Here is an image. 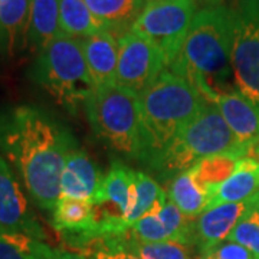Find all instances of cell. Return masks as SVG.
<instances>
[{"mask_svg":"<svg viewBox=\"0 0 259 259\" xmlns=\"http://www.w3.org/2000/svg\"><path fill=\"white\" fill-rule=\"evenodd\" d=\"M75 147L71 131L42 108L20 105L0 117V150L45 212L61 200V177Z\"/></svg>","mask_w":259,"mask_h":259,"instance_id":"6da1fadb","label":"cell"},{"mask_svg":"<svg viewBox=\"0 0 259 259\" xmlns=\"http://www.w3.org/2000/svg\"><path fill=\"white\" fill-rule=\"evenodd\" d=\"M233 19L231 6L197 10L175 62L168 71L185 78L209 102L235 91L232 72Z\"/></svg>","mask_w":259,"mask_h":259,"instance_id":"7a4b0ae2","label":"cell"},{"mask_svg":"<svg viewBox=\"0 0 259 259\" xmlns=\"http://www.w3.org/2000/svg\"><path fill=\"white\" fill-rule=\"evenodd\" d=\"M141 120L140 163L153 170L186 125L209 101L185 78L166 69L139 94Z\"/></svg>","mask_w":259,"mask_h":259,"instance_id":"3957f363","label":"cell"},{"mask_svg":"<svg viewBox=\"0 0 259 259\" xmlns=\"http://www.w3.org/2000/svg\"><path fill=\"white\" fill-rule=\"evenodd\" d=\"M210 156L249 157L250 148L242 144L225 121L219 108L209 102L167 148L153 171L161 179H175Z\"/></svg>","mask_w":259,"mask_h":259,"instance_id":"277c9868","label":"cell"},{"mask_svg":"<svg viewBox=\"0 0 259 259\" xmlns=\"http://www.w3.org/2000/svg\"><path fill=\"white\" fill-rule=\"evenodd\" d=\"M29 74L69 112H76L95 88L81 40L64 33H59L37 54Z\"/></svg>","mask_w":259,"mask_h":259,"instance_id":"5b68a950","label":"cell"},{"mask_svg":"<svg viewBox=\"0 0 259 259\" xmlns=\"http://www.w3.org/2000/svg\"><path fill=\"white\" fill-rule=\"evenodd\" d=\"M83 108L98 139L125 158L139 161L141 156L139 94L117 83L95 87Z\"/></svg>","mask_w":259,"mask_h":259,"instance_id":"8992f818","label":"cell"},{"mask_svg":"<svg viewBox=\"0 0 259 259\" xmlns=\"http://www.w3.org/2000/svg\"><path fill=\"white\" fill-rule=\"evenodd\" d=\"M231 9L233 83L259 107V0H236Z\"/></svg>","mask_w":259,"mask_h":259,"instance_id":"52a82bcc","label":"cell"},{"mask_svg":"<svg viewBox=\"0 0 259 259\" xmlns=\"http://www.w3.org/2000/svg\"><path fill=\"white\" fill-rule=\"evenodd\" d=\"M197 13L196 0H157L147 3L131 30L163 52L167 68L175 62Z\"/></svg>","mask_w":259,"mask_h":259,"instance_id":"ba28073f","label":"cell"},{"mask_svg":"<svg viewBox=\"0 0 259 259\" xmlns=\"http://www.w3.org/2000/svg\"><path fill=\"white\" fill-rule=\"evenodd\" d=\"M98 238L128 233V216L136 206V170L112 160L93 202Z\"/></svg>","mask_w":259,"mask_h":259,"instance_id":"9c48e42d","label":"cell"},{"mask_svg":"<svg viewBox=\"0 0 259 259\" xmlns=\"http://www.w3.org/2000/svg\"><path fill=\"white\" fill-rule=\"evenodd\" d=\"M163 52L153 42L130 30L118 39L115 83L133 93H143L166 71Z\"/></svg>","mask_w":259,"mask_h":259,"instance_id":"30bf717a","label":"cell"},{"mask_svg":"<svg viewBox=\"0 0 259 259\" xmlns=\"http://www.w3.org/2000/svg\"><path fill=\"white\" fill-rule=\"evenodd\" d=\"M0 233H23L44 241L45 233L8 161L0 156Z\"/></svg>","mask_w":259,"mask_h":259,"instance_id":"8fae6325","label":"cell"},{"mask_svg":"<svg viewBox=\"0 0 259 259\" xmlns=\"http://www.w3.org/2000/svg\"><path fill=\"white\" fill-rule=\"evenodd\" d=\"M193 221L187 219L170 199L157 213H150L130 229V235L139 242L175 241L193 248Z\"/></svg>","mask_w":259,"mask_h":259,"instance_id":"7c38bea8","label":"cell"},{"mask_svg":"<svg viewBox=\"0 0 259 259\" xmlns=\"http://www.w3.org/2000/svg\"><path fill=\"white\" fill-rule=\"evenodd\" d=\"M246 204L248 200L239 203L213 204L194 219L192 245L200 256L207 255L228 239L245 212Z\"/></svg>","mask_w":259,"mask_h":259,"instance_id":"4fadbf2b","label":"cell"},{"mask_svg":"<svg viewBox=\"0 0 259 259\" xmlns=\"http://www.w3.org/2000/svg\"><path fill=\"white\" fill-rule=\"evenodd\" d=\"M213 104L238 140L250 148L249 157L259 160V107L236 90L219 95Z\"/></svg>","mask_w":259,"mask_h":259,"instance_id":"5bb4252c","label":"cell"},{"mask_svg":"<svg viewBox=\"0 0 259 259\" xmlns=\"http://www.w3.org/2000/svg\"><path fill=\"white\" fill-rule=\"evenodd\" d=\"M104 175L87 151L75 147L66 158L61 177V197L94 202L101 189Z\"/></svg>","mask_w":259,"mask_h":259,"instance_id":"9a60e30c","label":"cell"},{"mask_svg":"<svg viewBox=\"0 0 259 259\" xmlns=\"http://www.w3.org/2000/svg\"><path fill=\"white\" fill-rule=\"evenodd\" d=\"M79 40L95 87L115 85L118 66V39L107 30H100Z\"/></svg>","mask_w":259,"mask_h":259,"instance_id":"2e32d148","label":"cell"},{"mask_svg":"<svg viewBox=\"0 0 259 259\" xmlns=\"http://www.w3.org/2000/svg\"><path fill=\"white\" fill-rule=\"evenodd\" d=\"M32 0H0V54L12 58L28 48Z\"/></svg>","mask_w":259,"mask_h":259,"instance_id":"e0dca14e","label":"cell"},{"mask_svg":"<svg viewBox=\"0 0 259 259\" xmlns=\"http://www.w3.org/2000/svg\"><path fill=\"white\" fill-rule=\"evenodd\" d=\"M104 30L117 39L131 30L146 8V0H83Z\"/></svg>","mask_w":259,"mask_h":259,"instance_id":"ac0fdd59","label":"cell"},{"mask_svg":"<svg viewBox=\"0 0 259 259\" xmlns=\"http://www.w3.org/2000/svg\"><path fill=\"white\" fill-rule=\"evenodd\" d=\"M61 0H32L28 29V49L39 54L61 33Z\"/></svg>","mask_w":259,"mask_h":259,"instance_id":"d6986e66","label":"cell"},{"mask_svg":"<svg viewBox=\"0 0 259 259\" xmlns=\"http://www.w3.org/2000/svg\"><path fill=\"white\" fill-rule=\"evenodd\" d=\"M259 192V160L243 157L235 170L213 197L212 204L246 202Z\"/></svg>","mask_w":259,"mask_h":259,"instance_id":"ffe728a7","label":"cell"},{"mask_svg":"<svg viewBox=\"0 0 259 259\" xmlns=\"http://www.w3.org/2000/svg\"><path fill=\"white\" fill-rule=\"evenodd\" d=\"M239 161L241 157L236 156H210L199 160L189 168L194 183L210 199V204L219 187L235 173Z\"/></svg>","mask_w":259,"mask_h":259,"instance_id":"44dd1931","label":"cell"},{"mask_svg":"<svg viewBox=\"0 0 259 259\" xmlns=\"http://www.w3.org/2000/svg\"><path fill=\"white\" fill-rule=\"evenodd\" d=\"M167 196L187 219H196L210 206V199L194 183L189 170L171 179Z\"/></svg>","mask_w":259,"mask_h":259,"instance_id":"7402d4cb","label":"cell"},{"mask_svg":"<svg viewBox=\"0 0 259 259\" xmlns=\"http://www.w3.org/2000/svg\"><path fill=\"white\" fill-rule=\"evenodd\" d=\"M59 25L61 33L75 39H83L104 30L83 0L59 2Z\"/></svg>","mask_w":259,"mask_h":259,"instance_id":"603a6c76","label":"cell"},{"mask_svg":"<svg viewBox=\"0 0 259 259\" xmlns=\"http://www.w3.org/2000/svg\"><path fill=\"white\" fill-rule=\"evenodd\" d=\"M168 200L167 193L147 173L136 170V206L128 216V228L150 213L160 212Z\"/></svg>","mask_w":259,"mask_h":259,"instance_id":"cb8c5ba5","label":"cell"},{"mask_svg":"<svg viewBox=\"0 0 259 259\" xmlns=\"http://www.w3.org/2000/svg\"><path fill=\"white\" fill-rule=\"evenodd\" d=\"M56 250L23 233H0V259H55Z\"/></svg>","mask_w":259,"mask_h":259,"instance_id":"d4e9b609","label":"cell"},{"mask_svg":"<svg viewBox=\"0 0 259 259\" xmlns=\"http://www.w3.org/2000/svg\"><path fill=\"white\" fill-rule=\"evenodd\" d=\"M226 241L236 242L259 259V192L252 196Z\"/></svg>","mask_w":259,"mask_h":259,"instance_id":"484cf974","label":"cell"},{"mask_svg":"<svg viewBox=\"0 0 259 259\" xmlns=\"http://www.w3.org/2000/svg\"><path fill=\"white\" fill-rule=\"evenodd\" d=\"M76 253L87 259H140L130 248V231L121 236L94 239Z\"/></svg>","mask_w":259,"mask_h":259,"instance_id":"4316f807","label":"cell"},{"mask_svg":"<svg viewBox=\"0 0 259 259\" xmlns=\"http://www.w3.org/2000/svg\"><path fill=\"white\" fill-rule=\"evenodd\" d=\"M130 248L140 259H193L192 246L180 242H139L130 235Z\"/></svg>","mask_w":259,"mask_h":259,"instance_id":"83f0119b","label":"cell"},{"mask_svg":"<svg viewBox=\"0 0 259 259\" xmlns=\"http://www.w3.org/2000/svg\"><path fill=\"white\" fill-rule=\"evenodd\" d=\"M204 256H209L210 259H258L245 246L231 241L222 242Z\"/></svg>","mask_w":259,"mask_h":259,"instance_id":"f1b7e54d","label":"cell"},{"mask_svg":"<svg viewBox=\"0 0 259 259\" xmlns=\"http://www.w3.org/2000/svg\"><path fill=\"white\" fill-rule=\"evenodd\" d=\"M55 259H87L81 253L69 252V250H56Z\"/></svg>","mask_w":259,"mask_h":259,"instance_id":"f546056e","label":"cell"},{"mask_svg":"<svg viewBox=\"0 0 259 259\" xmlns=\"http://www.w3.org/2000/svg\"><path fill=\"white\" fill-rule=\"evenodd\" d=\"M199 2L206 3V5H209V6H218V5H222L225 0H199Z\"/></svg>","mask_w":259,"mask_h":259,"instance_id":"4dcf8cb0","label":"cell"},{"mask_svg":"<svg viewBox=\"0 0 259 259\" xmlns=\"http://www.w3.org/2000/svg\"><path fill=\"white\" fill-rule=\"evenodd\" d=\"M151 2H157V0H146V3H151Z\"/></svg>","mask_w":259,"mask_h":259,"instance_id":"1f68e13d","label":"cell"},{"mask_svg":"<svg viewBox=\"0 0 259 259\" xmlns=\"http://www.w3.org/2000/svg\"><path fill=\"white\" fill-rule=\"evenodd\" d=\"M199 259H210V258H209V256H200Z\"/></svg>","mask_w":259,"mask_h":259,"instance_id":"d6a6232c","label":"cell"}]
</instances>
